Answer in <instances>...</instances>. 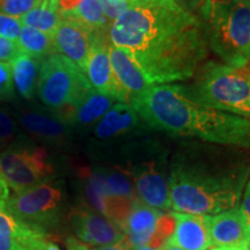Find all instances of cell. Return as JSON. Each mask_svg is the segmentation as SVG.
<instances>
[{"label": "cell", "instance_id": "obj_1", "mask_svg": "<svg viewBox=\"0 0 250 250\" xmlns=\"http://www.w3.org/2000/svg\"><path fill=\"white\" fill-rule=\"evenodd\" d=\"M108 39L151 85L190 79L208 54L201 19L187 0H137L111 22Z\"/></svg>", "mask_w": 250, "mask_h": 250}, {"label": "cell", "instance_id": "obj_2", "mask_svg": "<svg viewBox=\"0 0 250 250\" xmlns=\"http://www.w3.org/2000/svg\"><path fill=\"white\" fill-rule=\"evenodd\" d=\"M129 104L155 130L250 148V120L199 104L183 85H152L131 96Z\"/></svg>", "mask_w": 250, "mask_h": 250}, {"label": "cell", "instance_id": "obj_3", "mask_svg": "<svg viewBox=\"0 0 250 250\" xmlns=\"http://www.w3.org/2000/svg\"><path fill=\"white\" fill-rule=\"evenodd\" d=\"M247 180V170L218 169L190 161L175 162L169 184L175 212L197 215L218 214L237 206Z\"/></svg>", "mask_w": 250, "mask_h": 250}, {"label": "cell", "instance_id": "obj_4", "mask_svg": "<svg viewBox=\"0 0 250 250\" xmlns=\"http://www.w3.org/2000/svg\"><path fill=\"white\" fill-rule=\"evenodd\" d=\"M197 5L208 49L226 65L246 67L250 62V0H203Z\"/></svg>", "mask_w": 250, "mask_h": 250}, {"label": "cell", "instance_id": "obj_5", "mask_svg": "<svg viewBox=\"0 0 250 250\" xmlns=\"http://www.w3.org/2000/svg\"><path fill=\"white\" fill-rule=\"evenodd\" d=\"M184 88L199 104L250 120V71L247 67L208 62L192 85Z\"/></svg>", "mask_w": 250, "mask_h": 250}, {"label": "cell", "instance_id": "obj_6", "mask_svg": "<svg viewBox=\"0 0 250 250\" xmlns=\"http://www.w3.org/2000/svg\"><path fill=\"white\" fill-rule=\"evenodd\" d=\"M92 89L86 74L62 55H51L41 62L37 93L41 101L64 121L68 122L73 109Z\"/></svg>", "mask_w": 250, "mask_h": 250}, {"label": "cell", "instance_id": "obj_7", "mask_svg": "<svg viewBox=\"0 0 250 250\" xmlns=\"http://www.w3.org/2000/svg\"><path fill=\"white\" fill-rule=\"evenodd\" d=\"M9 213L33 229L49 234L61 221L62 190L50 180L21 192H14L6 202Z\"/></svg>", "mask_w": 250, "mask_h": 250}, {"label": "cell", "instance_id": "obj_8", "mask_svg": "<svg viewBox=\"0 0 250 250\" xmlns=\"http://www.w3.org/2000/svg\"><path fill=\"white\" fill-rule=\"evenodd\" d=\"M0 176L14 192H21L54 179L55 169L45 149L15 144L0 152Z\"/></svg>", "mask_w": 250, "mask_h": 250}, {"label": "cell", "instance_id": "obj_9", "mask_svg": "<svg viewBox=\"0 0 250 250\" xmlns=\"http://www.w3.org/2000/svg\"><path fill=\"white\" fill-rule=\"evenodd\" d=\"M108 34L92 36V46L85 74L90 86L96 92L111 96L117 102L129 103L130 96L125 92L112 72L109 59Z\"/></svg>", "mask_w": 250, "mask_h": 250}, {"label": "cell", "instance_id": "obj_10", "mask_svg": "<svg viewBox=\"0 0 250 250\" xmlns=\"http://www.w3.org/2000/svg\"><path fill=\"white\" fill-rule=\"evenodd\" d=\"M70 225L78 240L94 247L117 245L124 239L123 230L117 224L88 208L72 212Z\"/></svg>", "mask_w": 250, "mask_h": 250}, {"label": "cell", "instance_id": "obj_11", "mask_svg": "<svg viewBox=\"0 0 250 250\" xmlns=\"http://www.w3.org/2000/svg\"><path fill=\"white\" fill-rule=\"evenodd\" d=\"M204 217L212 248L221 246L250 245V224L240 206L221 213Z\"/></svg>", "mask_w": 250, "mask_h": 250}, {"label": "cell", "instance_id": "obj_12", "mask_svg": "<svg viewBox=\"0 0 250 250\" xmlns=\"http://www.w3.org/2000/svg\"><path fill=\"white\" fill-rule=\"evenodd\" d=\"M54 37L57 54L70 59L85 73L92 46V35L79 23L62 19Z\"/></svg>", "mask_w": 250, "mask_h": 250}, {"label": "cell", "instance_id": "obj_13", "mask_svg": "<svg viewBox=\"0 0 250 250\" xmlns=\"http://www.w3.org/2000/svg\"><path fill=\"white\" fill-rule=\"evenodd\" d=\"M162 213V211L134 199L129 213L120 226L124 233V239L121 242L130 250L147 245Z\"/></svg>", "mask_w": 250, "mask_h": 250}, {"label": "cell", "instance_id": "obj_14", "mask_svg": "<svg viewBox=\"0 0 250 250\" xmlns=\"http://www.w3.org/2000/svg\"><path fill=\"white\" fill-rule=\"evenodd\" d=\"M175 219L173 235L168 239L171 246L181 250H208L212 248L204 215L171 212Z\"/></svg>", "mask_w": 250, "mask_h": 250}, {"label": "cell", "instance_id": "obj_15", "mask_svg": "<svg viewBox=\"0 0 250 250\" xmlns=\"http://www.w3.org/2000/svg\"><path fill=\"white\" fill-rule=\"evenodd\" d=\"M136 187L143 203L159 211H169V184L161 173L153 167L142 168L136 173Z\"/></svg>", "mask_w": 250, "mask_h": 250}, {"label": "cell", "instance_id": "obj_16", "mask_svg": "<svg viewBox=\"0 0 250 250\" xmlns=\"http://www.w3.org/2000/svg\"><path fill=\"white\" fill-rule=\"evenodd\" d=\"M109 59L112 72L118 81V83L123 87L129 96L137 95L143 93L152 85L146 79L142 70L137 66L129 55L120 48L111 45L109 43Z\"/></svg>", "mask_w": 250, "mask_h": 250}, {"label": "cell", "instance_id": "obj_17", "mask_svg": "<svg viewBox=\"0 0 250 250\" xmlns=\"http://www.w3.org/2000/svg\"><path fill=\"white\" fill-rule=\"evenodd\" d=\"M138 115L129 103H115L114 107L99 121L95 136L100 139H109L132 130L138 124Z\"/></svg>", "mask_w": 250, "mask_h": 250}, {"label": "cell", "instance_id": "obj_18", "mask_svg": "<svg viewBox=\"0 0 250 250\" xmlns=\"http://www.w3.org/2000/svg\"><path fill=\"white\" fill-rule=\"evenodd\" d=\"M61 18L79 23L92 36L108 34L111 24L103 13L99 0H79L70 12L61 14Z\"/></svg>", "mask_w": 250, "mask_h": 250}, {"label": "cell", "instance_id": "obj_19", "mask_svg": "<svg viewBox=\"0 0 250 250\" xmlns=\"http://www.w3.org/2000/svg\"><path fill=\"white\" fill-rule=\"evenodd\" d=\"M11 62L14 85L19 94L23 99L31 100L37 88L41 61L20 52Z\"/></svg>", "mask_w": 250, "mask_h": 250}, {"label": "cell", "instance_id": "obj_20", "mask_svg": "<svg viewBox=\"0 0 250 250\" xmlns=\"http://www.w3.org/2000/svg\"><path fill=\"white\" fill-rule=\"evenodd\" d=\"M116 100L92 89L72 111L68 122L80 125H89L101 120L114 107Z\"/></svg>", "mask_w": 250, "mask_h": 250}, {"label": "cell", "instance_id": "obj_21", "mask_svg": "<svg viewBox=\"0 0 250 250\" xmlns=\"http://www.w3.org/2000/svg\"><path fill=\"white\" fill-rule=\"evenodd\" d=\"M19 120L24 129L39 138L57 142L64 138L66 134L64 124L41 112L31 110L22 111Z\"/></svg>", "mask_w": 250, "mask_h": 250}, {"label": "cell", "instance_id": "obj_22", "mask_svg": "<svg viewBox=\"0 0 250 250\" xmlns=\"http://www.w3.org/2000/svg\"><path fill=\"white\" fill-rule=\"evenodd\" d=\"M20 20L22 26L34 28L52 36L62 21L58 2L52 0H42L37 7L22 15Z\"/></svg>", "mask_w": 250, "mask_h": 250}, {"label": "cell", "instance_id": "obj_23", "mask_svg": "<svg viewBox=\"0 0 250 250\" xmlns=\"http://www.w3.org/2000/svg\"><path fill=\"white\" fill-rule=\"evenodd\" d=\"M17 43L20 52L29 55L41 62L44 61L49 56L57 54L54 37L30 27L22 26Z\"/></svg>", "mask_w": 250, "mask_h": 250}, {"label": "cell", "instance_id": "obj_24", "mask_svg": "<svg viewBox=\"0 0 250 250\" xmlns=\"http://www.w3.org/2000/svg\"><path fill=\"white\" fill-rule=\"evenodd\" d=\"M26 225L18 221L0 203V250H28L24 242Z\"/></svg>", "mask_w": 250, "mask_h": 250}, {"label": "cell", "instance_id": "obj_25", "mask_svg": "<svg viewBox=\"0 0 250 250\" xmlns=\"http://www.w3.org/2000/svg\"><path fill=\"white\" fill-rule=\"evenodd\" d=\"M175 229V219L171 213H164L159 218L158 224H156L155 230L149 240V242L146 246L153 247V248H161L168 239L173 235Z\"/></svg>", "mask_w": 250, "mask_h": 250}, {"label": "cell", "instance_id": "obj_26", "mask_svg": "<svg viewBox=\"0 0 250 250\" xmlns=\"http://www.w3.org/2000/svg\"><path fill=\"white\" fill-rule=\"evenodd\" d=\"M24 242L28 250H62L52 240L49 239V234L28 226H26L24 230Z\"/></svg>", "mask_w": 250, "mask_h": 250}, {"label": "cell", "instance_id": "obj_27", "mask_svg": "<svg viewBox=\"0 0 250 250\" xmlns=\"http://www.w3.org/2000/svg\"><path fill=\"white\" fill-rule=\"evenodd\" d=\"M42 0H0V13L19 18L37 7Z\"/></svg>", "mask_w": 250, "mask_h": 250}, {"label": "cell", "instance_id": "obj_28", "mask_svg": "<svg viewBox=\"0 0 250 250\" xmlns=\"http://www.w3.org/2000/svg\"><path fill=\"white\" fill-rule=\"evenodd\" d=\"M17 134V124L5 110L0 109V152H2L13 142Z\"/></svg>", "mask_w": 250, "mask_h": 250}, {"label": "cell", "instance_id": "obj_29", "mask_svg": "<svg viewBox=\"0 0 250 250\" xmlns=\"http://www.w3.org/2000/svg\"><path fill=\"white\" fill-rule=\"evenodd\" d=\"M14 80L11 65L0 62V101H11L14 99Z\"/></svg>", "mask_w": 250, "mask_h": 250}, {"label": "cell", "instance_id": "obj_30", "mask_svg": "<svg viewBox=\"0 0 250 250\" xmlns=\"http://www.w3.org/2000/svg\"><path fill=\"white\" fill-rule=\"evenodd\" d=\"M103 13L110 22H114L124 12L131 8L137 0H99Z\"/></svg>", "mask_w": 250, "mask_h": 250}, {"label": "cell", "instance_id": "obj_31", "mask_svg": "<svg viewBox=\"0 0 250 250\" xmlns=\"http://www.w3.org/2000/svg\"><path fill=\"white\" fill-rule=\"evenodd\" d=\"M21 29H22V23L20 19L0 13V36L13 42H18Z\"/></svg>", "mask_w": 250, "mask_h": 250}, {"label": "cell", "instance_id": "obj_32", "mask_svg": "<svg viewBox=\"0 0 250 250\" xmlns=\"http://www.w3.org/2000/svg\"><path fill=\"white\" fill-rule=\"evenodd\" d=\"M20 54L18 43L0 36V62H12Z\"/></svg>", "mask_w": 250, "mask_h": 250}, {"label": "cell", "instance_id": "obj_33", "mask_svg": "<svg viewBox=\"0 0 250 250\" xmlns=\"http://www.w3.org/2000/svg\"><path fill=\"white\" fill-rule=\"evenodd\" d=\"M240 208H241L242 213L245 214L247 220H248L250 224V176H249V180L247 181L245 192H243L242 203L241 205H240Z\"/></svg>", "mask_w": 250, "mask_h": 250}, {"label": "cell", "instance_id": "obj_34", "mask_svg": "<svg viewBox=\"0 0 250 250\" xmlns=\"http://www.w3.org/2000/svg\"><path fill=\"white\" fill-rule=\"evenodd\" d=\"M66 248L67 250H92L88 246L81 242L74 236H68L66 239Z\"/></svg>", "mask_w": 250, "mask_h": 250}, {"label": "cell", "instance_id": "obj_35", "mask_svg": "<svg viewBox=\"0 0 250 250\" xmlns=\"http://www.w3.org/2000/svg\"><path fill=\"white\" fill-rule=\"evenodd\" d=\"M9 196H11L9 195V188L7 184H6L4 179L0 176V203L7 202Z\"/></svg>", "mask_w": 250, "mask_h": 250}, {"label": "cell", "instance_id": "obj_36", "mask_svg": "<svg viewBox=\"0 0 250 250\" xmlns=\"http://www.w3.org/2000/svg\"><path fill=\"white\" fill-rule=\"evenodd\" d=\"M211 250H249V245H233L214 247Z\"/></svg>", "mask_w": 250, "mask_h": 250}, {"label": "cell", "instance_id": "obj_37", "mask_svg": "<svg viewBox=\"0 0 250 250\" xmlns=\"http://www.w3.org/2000/svg\"><path fill=\"white\" fill-rule=\"evenodd\" d=\"M93 250H130L125 247L123 243L120 242L117 245H110V246H102V247H95Z\"/></svg>", "mask_w": 250, "mask_h": 250}, {"label": "cell", "instance_id": "obj_38", "mask_svg": "<svg viewBox=\"0 0 250 250\" xmlns=\"http://www.w3.org/2000/svg\"><path fill=\"white\" fill-rule=\"evenodd\" d=\"M160 250H181V249H179L177 248V247H174V246H171L169 242H166L164 246L161 247V249Z\"/></svg>", "mask_w": 250, "mask_h": 250}, {"label": "cell", "instance_id": "obj_39", "mask_svg": "<svg viewBox=\"0 0 250 250\" xmlns=\"http://www.w3.org/2000/svg\"><path fill=\"white\" fill-rule=\"evenodd\" d=\"M161 248H153V247H149V246H143V247H140V248H137V249H134V250H160Z\"/></svg>", "mask_w": 250, "mask_h": 250}, {"label": "cell", "instance_id": "obj_40", "mask_svg": "<svg viewBox=\"0 0 250 250\" xmlns=\"http://www.w3.org/2000/svg\"><path fill=\"white\" fill-rule=\"evenodd\" d=\"M201 1H203V0H193V1H192V4H190V5H191L192 7H193V6L197 5V4H198V2H201Z\"/></svg>", "mask_w": 250, "mask_h": 250}, {"label": "cell", "instance_id": "obj_41", "mask_svg": "<svg viewBox=\"0 0 250 250\" xmlns=\"http://www.w3.org/2000/svg\"><path fill=\"white\" fill-rule=\"evenodd\" d=\"M52 1H55V2H58V0H52Z\"/></svg>", "mask_w": 250, "mask_h": 250}, {"label": "cell", "instance_id": "obj_42", "mask_svg": "<svg viewBox=\"0 0 250 250\" xmlns=\"http://www.w3.org/2000/svg\"><path fill=\"white\" fill-rule=\"evenodd\" d=\"M249 250H250V245H249Z\"/></svg>", "mask_w": 250, "mask_h": 250}]
</instances>
